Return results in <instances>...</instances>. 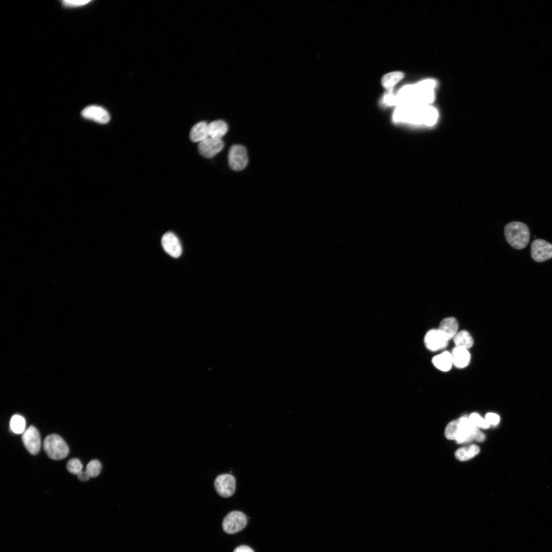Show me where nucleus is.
<instances>
[{"label":"nucleus","instance_id":"9b49d317","mask_svg":"<svg viewBox=\"0 0 552 552\" xmlns=\"http://www.w3.org/2000/svg\"><path fill=\"white\" fill-rule=\"evenodd\" d=\"M224 147L221 139L209 137L199 143L198 149L201 155L206 158H211L220 152Z\"/></svg>","mask_w":552,"mask_h":552},{"label":"nucleus","instance_id":"f03ea898","mask_svg":"<svg viewBox=\"0 0 552 552\" xmlns=\"http://www.w3.org/2000/svg\"><path fill=\"white\" fill-rule=\"evenodd\" d=\"M435 85L434 80L428 79L416 85L405 86L394 96V105H429L434 100Z\"/></svg>","mask_w":552,"mask_h":552},{"label":"nucleus","instance_id":"f8f14e48","mask_svg":"<svg viewBox=\"0 0 552 552\" xmlns=\"http://www.w3.org/2000/svg\"><path fill=\"white\" fill-rule=\"evenodd\" d=\"M448 341L443 336L439 329L429 330L424 337V343L430 351H436L446 348Z\"/></svg>","mask_w":552,"mask_h":552},{"label":"nucleus","instance_id":"7c9ffc66","mask_svg":"<svg viewBox=\"0 0 552 552\" xmlns=\"http://www.w3.org/2000/svg\"><path fill=\"white\" fill-rule=\"evenodd\" d=\"M233 552H254L253 549L246 545H240L237 547Z\"/></svg>","mask_w":552,"mask_h":552},{"label":"nucleus","instance_id":"4468645a","mask_svg":"<svg viewBox=\"0 0 552 552\" xmlns=\"http://www.w3.org/2000/svg\"><path fill=\"white\" fill-rule=\"evenodd\" d=\"M81 114L85 119L101 124H106L110 120V116L107 111L103 107L96 105L86 107L82 111Z\"/></svg>","mask_w":552,"mask_h":552},{"label":"nucleus","instance_id":"cd10ccee","mask_svg":"<svg viewBox=\"0 0 552 552\" xmlns=\"http://www.w3.org/2000/svg\"><path fill=\"white\" fill-rule=\"evenodd\" d=\"M90 2L89 0H64L62 1V4L67 7H77L85 5Z\"/></svg>","mask_w":552,"mask_h":552},{"label":"nucleus","instance_id":"6e6552de","mask_svg":"<svg viewBox=\"0 0 552 552\" xmlns=\"http://www.w3.org/2000/svg\"><path fill=\"white\" fill-rule=\"evenodd\" d=\"M214 486L220 496L225 498L229 497L233 495L235 491V478L230 474L219 475L214 481Z\"/></svg>","mask_w":552,"mask_h":552},{"label":"nucleus","instance_id":"412c9836","mask_svg":"<svg viewBox=\"0 0 552 552\" xmlns=\"http://www.w3.org/2000/svg\"><path fill=\"white\" fill-rule=\"evenodd\" d=\"M479 451L480 449L478 446L471 445L458 449L455 452V456L460 461H466L478 454Z\"/></svg>","mask_w":552,"mask_h":552},{"label":"nucleus","instance_id":"c756f323","mask_svg":"<svg viewBox=\"0 0 552 552\" xmlns=\"http://www.w3.org/2000/svg\"><path fill=\"white\" fill-rule=\"evenodd\" d=\"M77 477L79 480L82 481H87L90 477L86 471L82 470L77 474Z\"/></svg>","mask_w":552,"mask_h":552},{"label":"nucleus","instance_id":"aec40b11","mask_svg":"<svg viewBox=\"0 0 552 552\" xmlns=\"http://www.w3.org/2000/svg\"><path fill=\"white\" fill-rule=\"evenodd\" d=\"M403 74L401 72L387 73L383 76L381 79L382 84L388 91V93H392L393 87L403 78Z\"/></svg>","mask_w":552,"mask_h":552},{"label":"nucleus","instance_id":"b1692460","mask_svg":"<svg viewBox=\"0 0 552 552\" xmlns=\"http://www.w3.org/2000/svg\"><path fill=\"white\" fill-rule=\"evenodd\" d=\"M102 469V465L100 462L94 459L90 461L87 465L86 471L91 477H95L99 475Z\"/></svg>","mask_w":552,"mask_h":552},{"label":"nucleus","instance_id":"39448f33","mask_svg":"<svg viewBox=\"0 0 552 552\" xmlns=\"http://www.w3.org/2000/svg\"><path fill=\"white\" fill-rule=\"evenodd\" d=\"M43 448L51 459L60 460L65 458L69 448L64 440L59 435L52 434L47 436L43 442Z\"/></svg>","mask_w":552,"mask_h":552},{"label":"nucleus","instance_id":"ddd939ff","mask_svg":"<svg viewBox=\"0 0 552 552\" xmlns=\"http://www.w3.org/2000/svg\"><path fill=\"white\" fill-rule=\"evenodd\" d=\"M162 245L165 251L174 258H178L182 253V247L177 236L172 232L165 233L162 238Z\"/></svg>","mask_w":552,"mask_h":552},{"label":"nucleus","instance_id":"a878e982","mask_svg":"<svg viewBox=\"0 0 552 552\" xmlns=\"http://www.w3.org/2000/svg\"><path fill=\"white\" fill-rule=\"evenodd\" d=\"M458 429V420H455L449 422L445 430V435L446 438L450 440H453L455 439L456 433Z\"/></svg>","mask_w":552,"mask_h":552},{"label":"nucleus","instance_id":"7ed1b4c3","mask_svg":"<svg viewBox=\"0 0 552 552\" xmlns=\"http://www.w3.org/2000/svg\"><path fill=\"white\" fill-rule=\"evenodd\" d=\"M504 233L508 243L515 249H522L529 242L530 231L523 222L513 221L508 223L504 227Z\"/></svg>","mask_w":552,"mask_h":552},{"label":"nucleus","instance_id":"f3484780","mask_svg":"<svg viewBox=\"0 0 552 552\" xmlns=\"http://www.w3.org/2000/svg\"><path fill=\"white\" fill-rule=\"evenodd\" d=\"M209 137L208 124L202 121L192 127L190 133V138L193 142H200Z\"/></svg>","mask_w":552,"mask_h":552},{"label":"nucleus","instance_id":"c85d7f7f","mask_svg":"<svg viewBox=\"0 0 552 552\" xmlns=\"http://www.w3.org/2000/svg\"><path fill=\"white\" fill-rule=\"evenodd\" d=\"M485 419L490 425H496L499 422L500 417L495 413L489 412L486 414Z\"/></svg>","mask_w":552,"mask_h":552},{"label":"nucleus","instance_id":"20e7f679","mask_svg":"<svg viewBox=\"0 0 552 552\" xmlns=\"http://www.w3.org/2000/svg\"><path fill=\"white\" fill-rule=\"evenodd\" d=\"M457 420L458 429L455 439L457 443H467L473 440L480 442L485 441V434L473 424L469 417H462Z\"/></svg>","mask_w":552,"mask_h":552},{"label":"nucleus","instance_id":"9d476101","mask_svg":"<svg viewBox=\"0 0 552 552\" xmlns=\"http://www.w3.org/2000/svg\"><path fill=\"white\" fill-rule=\"evenodd\" d=\"M23 444L28 451L31 454H37L40 449L41 440L38 430L31 425L23 432Z\"/></svg>","mask_w":552,"mask_h":552},{"label":"nucleus","instance_id":"2eb2a0df","mask_svg":"<svg viewBox=\"0 0 552 552\" xmlns=\"http://www.w3.org/2000/svg\"><path fill=\"white\" fill-rule=\"evenodd\" d=\"M438 329L446 339L449 341L457 333V321L453 317L445 318L441 321Z\"/></svg>","mask_w":552,"mask_h":552},{"label":"nucleus","instance_id":"423d86ee","mask_svg":"<svg viewBox=\"0 0 552 552\" xmlns=\"http://www.w3.org/2000/svg\"><path fill=\"white\" fill-rule=\"evenodd\" d=\"M247 522L246 515L238 511H232L224 518L222 527L229 534H235L243 530Z\"/></svg>","mask_w":552,"mask_h":552},{"label":"nucleus","instance_id":"393cba45","mask_svg":"<svg viewBox=\"0 0 552 552\" xmlns=\"http://www.w3.org/2000/svg\"><path fill=\"white\" fill-rule=\"evenodd\" d=\"M470 420L476 427L487 429L489 428L490 424L486 420L483 419L478 413H472L469 417Z\"/></svg>","mask_w":552,"mask_h":552},{"label":"nucleus","instance_id":"4be33fe9","mask_svg":"<svg viewBox=\"0 0 552 552\" xmlns=\"http://www.w3.org/2000/svg\"><path fill=\"white\" fill-rule=\"evenodd\" d=\"M455 347H459L467 349L471 348L473 344V339L470 333L465 330L457 332L453 338Z\"/></svg>","mask_w":552,"mask_h":552},{"label":"nucleus","instance_id":"5701e85b","mask_svg":"<svg viewBox=\"0 0 552 552\" xmlns=\"http://www.w3.org/2000/svg\"><path fill=\"white\" fill-rule=\"evenodd\" d=\"M11 430L15 433L20 434L25 431L26 421L24 417L19 415H14L10 421Z\"/></svg>","mask_w":552,"mask_h":552},{"label":"nucleus","instance_id":"6ab92c4d","mask_svg":"<svg viewBox=\"0 0 552 552\" xmlns=\"http://www.w3.org/2000/svg\"><path fill=\"white\" fill-rule=\"evenodd\" d=\"M228 126L222 120H216L208 124L209 137L221 139L227 132Z\"/></svg>","mask_w":552,"mask_h":552},{"label":"nucleus","instance_id":"a211bd4d","mask_svg":"<svg viewBox=\"0 0 552 552\" xmlns=\"http://www.w3.org/2000/svg\"><path fill=\"white\" fill-rule=\"evenodd\" d=\"M432 362L434 366L443 372L450 370L453 364L451 353L445 351L433 357Z\"/></svg>","mask_w":552,"mask_h":552},{"label":"nucleus","instance_id":"f257e3e1","mask_svg":"<svg viewBox=\"0 0 552 552\" xmlns=\"http://www.w3.org/2000/svg\"><path fill=\"white\" fill-rule=\"evenodd\" d=\"M436 109L429 105L406 104L398 106L393 116L396 122L432 126L437 121Z\"/></svg>","mask_w":552,"mask_h":552},{"label":"nucleus","instance_id":"dca6fc26","mask_svg":"<svg viewBox=\"0 0 552 552\" xmlns=\"http://www.w3.org/2000/svg\"><path fill=\"white\" fill-rule=\"evenodd\" d=\"M453 364L457 368L467 366L470 360V354L468 349L455 347L451 353Z\"/></svg>","mask_w":552,"mask_h":552},{"label":"nucleus","instance_id":"1a4fd4ad","mask_svg":"<svg viewBox=\"0 0 552 552\" xmlns=\"http://www.w3.org/2000/svg\"><path fill=\"white\" fill-rule=\"evenodd\" d=\"M533 259L541 262L552 258V244L542 239L534 240L531 246Z\"/></svg>","mask_w":552,"mask_h":552},{"label":"nucleus","instance_id":"0eeeda50","mask_svg":"<svg viewBox=\"0 0 552 552\" xmlns=\"http://www.w3.org/2000/svg\"><path fill=\"white\" fill-rule=\"evenodd\" d=\"M228 161L229 167L234 170L240 171L244 169L248 163L245 148L239 145L232 146L228 152Z\"/></svg>","mask_w":552,"mask_h":552},{"label":"nucleus","instance_id":"bb28decb","mask_svg":"<svg viewBox=\"0 0 552 552\" xmlns=\"http://www.w3.org/2000/svg\"><path fill=\"white\" fill-rule=\"evenodd\" d=\"M82 464L80 460L76 458L70 459L66 464V468L69 472L73 474H78L82 471Z\"/></svg>","mask_w":552,"mask_h":552}]
</instances>
